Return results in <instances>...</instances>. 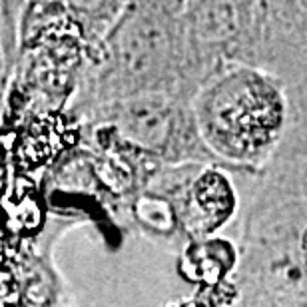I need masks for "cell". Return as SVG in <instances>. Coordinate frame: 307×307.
<instances>
[{
  "instance_id": "4",
  "label": "cell",
  "mask_w": 307,
  "mask_h": 307,
  "mask_svg": "<svg viewBox=\"0 0 307 307\" xmlns=\"http://www.w3.org/2000/svg\"><path fill=\"white\" fill-rule=\"evenodd\" d=\"M231 172L212 164L158 166L144 190L164 196L176 209L188 245L212 239L237 212Z\"/></svg>"
},
{
  "instance_id": "3",
  "label": "cell",
  "mask_w": 307,
  "mask_h": 307,
  "mask_svg": "<svg viewBox=\"0 0 307 307\" xmlns=\"http://www.w3.org/2000/svg\"><path fill=\"white\" fill-rule=\"evenodd\" d=\"M192 104L168 94H146L100 106L78 120L98 152L118 150L164 166L212 164L228 170L205 146Z\"/></svg>"
},
{
  "instance_id": "6",
  "label": "cell",
  "mask_w": 307,
  "mask_h": 307,
  "mask_svg": "<svg viewBox=\"0 0 307 307\" xmlns=\"http://www.w3.org/2000/svg\"><path fill=\"white\" fill-rule=\"evenodd\" d=\"M24 10L22 2H2V84L6 86L18 54V12Z\"/></svg>"
},
{
  "instance_id": "1",
  "label": "cell",
  "mask_w": 307,
  "mask_h": 307,
  "mask_svg": "<svg viewBox=\"0 0 307 307\" xmlns=\"http://www.w3.org/2000/svg\"><path fill=\"white\" fill-rule=\"evenodd\" d=\"M186 0L126 2L94 62L84 66L70 98L74 118L120 100L168 94L193 102L217 72L193 42Z\"/></svg>"
},
{
  "instance_id": "2",
  "label": "cell",
  "mask_w": 307,
  "mask_h": 307,
  "mask_svg": "<svg viewBox=\"0 0 307 307\" xmlns=\"http://www.w3.org/2000/svg\"><path fill=\"white\" fill-rule=\"evenodd\" d=\"M192 106L205 146L241 178H255L271 162L291 118L287 86L247 64L217 70Z\"/></svg>"
},
{
  "instance_id": "5",
  "label": "cell",
  "mask_w": 307,
  "mask_h": 307,
  "mask_svg": "<svg viewBox=\"0 0 307 307\" xmlns=\"http://www.w3.org/2000/svg\"><path fill=\"white\" fill-rule=\"evenodd\" d=\"M245 212L307 200V100H291V118L271 162L255 178Z\"/></svg>"
}]
</instances>
